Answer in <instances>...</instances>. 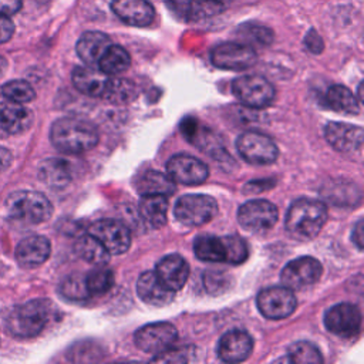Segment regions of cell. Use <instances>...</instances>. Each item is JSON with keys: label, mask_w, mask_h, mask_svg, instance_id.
<instances>
[{"label": "cell", "mask_w": 364, "mask_h": 364, "mask_svg": "<svg viewBox=\"0 0 364 364\" xmlns=\"http://www.w3.org/2000/svg\"><path fill=\"white\" fill-rule=\"evenodd\" d=\"M50 139L61 152L81 154L97 145L98 131L91 122L82 118L65 117L53 124Z\"/></svg>", "instance_id": "obj_1"}, {"label": "cell", "mask_w": 364, "mask_h": 364, "mask_svg": "<svg viewBox=\"0 0 364 364\" xmlns=\"http://www.w3.org/2000/svg\"><path fill=\"white\" fill-rule=\"evenodd\" d=\"M326 220L327 208L323 202L310 198H300L290 205L284 223L287 232L293 237L309 240L318 235Z\"/></svg>", "instance_id": "obj_2"}, {"label": "cell", "mask_w": 364, "mask_h": 364, "mask_svg": "<svg viewBox=\"0 0 364 364\" xmlns=\"http://www.w3.org/2000/svg\"><path fill=\"white\" fill-rule=\"evenodd\" d=\"M51 316V303L46 299H34L13 307L4 326L10 334L20 338L37 336L47 324Z\"/></svg>", "instance_id": "obj_3"}, {"label": "cell", "mask_w": 364, "mask_h": 364, "mask_svg": "<svg viewBox=\"0 0 364 364\" xmlns=\"http://www.w3.org/2000/svg\"><path fill=\"white\" fill-rule=\"evenodd\" d=\"M4 205L11 219L26 225L46 222L53 213L51 202L43 193L34 191L13 192L9 195Z\"/></svg>", "instance_id": "obj_4"}, {"label": "cell", "mask_w": 364, "mask_h": 364, "mask_svg": "<svg viewBox=\"0 0 364 364\" xmlns=\"http://www.w3.org/2000/svg\"><path fill=\"white\" fill-rule=\"evenodd\" d=\"M218 212L216 200L209 195L192 193L179 198L173 208L178 222L185 226H200L213 219Z\"/></svg>", "instance_id": "obj_5"}, {"label": "cell", "mask_w": 364, "mask_h": 364, "mask_svg": "<svg viewBox=\"0 0 364 364\" xmlns=\"http://www.w3.org/2000/svg\"><path fill=\"white\" fill-rule=\"evenodd\" d=\"M235 97L250 108H264L274 100L273 85L260 75H242L232 82Z\"/></svg>", "instance_id": "obj_6"}, {"label": "cell", "mask_w": 364, "mask_h": 364, "mask_svg": "<svg viewBox=\"0 0 364 364\" xmlns=\"http://www.w3.org/2000/svg\"><path fill=\"white\" fill-rule=\"evenodd\" d=\"M88 233L94 236L109 255L125 253L131 246L129 229L117 219H98L91 223Z\"/></svg>", "instance_id": "obj_7"}, {"label": "cell", "mask_w": 364, "mask_h": 364, "mask_svg": "<svg viewBox=\"0 0 364 364\" xmlns=\"http://www.w3.org/2000/svg\"><path fill=\"white\" fill-rule=\"evenodd\" d=\"M259 311L270 320H280L290 316L297 304L293 290L286 286L263 289L256 299Z\"/></svg>", "instance_id": "obj_8"}, {"label": "cell", "mask_w": 364, "mask_h": 364, "mask_svg": "<svg viewBox=\"0 0 364 364\" xmlns=\"http://www.w3.org/2000/svg\"><path fill=\"white\" fill-rule=\"evenodd\" d=\"M236 146L242 158L255 165L273 164L279 155L276 144L269 136L256 131L243 132L237 138Z\"/></svg>", "instance_id": "obj_9"}, {"label": "cell", "mask_w": 364, "mask_h": 364, "mask_svg": "<svg viewBox=\"0 0 364 364\" xmlns=\"http://www.w3.org/2000/svg\"><path fill=\"white\" fill-rule=\"evenodd\" d=\"M178 331L173 324L168 321H158L142 326L135 333V344L144 353L161 354L176 341Z\"/></svg>", "instance_id": "obj_10"}, {"label": "cell", "mask_w": 364, "mask_h": 364, "mask_svg": "<svg viewBox=\"0 0 364 364\" xmlns=\"http://www.w3.org/2000/svg\"><path fill=\"white\" fill-rule=\"evenodd\" d=\"M277 208L266 199H253L237 210V220L246 230L266 232L277 222Z\"/></svg>", "instance_id": "obj_11"}, {"label": "cell", "mask_w": 364, "mask_h": 364, "mask_svg": "<svg viewBox=\"0 0 364 364\" xmlns=\"http://www.w3.org/2000/svg\"><path fill=\"white\" fill-rule=\"evenodd\" d=\"M321 263L311 256H301L289 262L282 270L283 286L291 290H300L314 284L321 276Z\"/></svg>", "instance_id": "obj_12"}, {"label": "cell", "mask_w": 364, "mask_h": 364, "mask_svg": "<svg viewBox=\"0 0 364 364\" xmlns=\"http://www.w3.org/2000/svg\"><path fill=\"white\" fill-rule=\"evenodd\" d=\"M210 60L218 68L239 71L255 64L256 53L247 44L222 43L212 50Z\"/></svg>", "instance_id": "obj_13"}, {"label": "cell", "mask_w": 364, "mask_h": 364, "mask_svg": "<svg viewBox=\"0 0 364 364\" xmlns=\"http://www.w3.org/2000/svg\"><path fill=\"white\" fill-rule=\"evenodd\" d=\"M326 328L340 337H354L361 328V313L350 303H340L331 307L324 316Z\"/></svg>", "instance_id": "obj_14"}, {"label": "cell", "mask_w": 364, "mask_h": 364, "mask_svg": "<svg viewBox=\"0 0 364 364\" xmlns=\"http://www.w3.org/2000/svg\"><path fill=\"white\" fill-rule=\"evenodd\" d=\"M166 171L173 182L183 185H198L208 178V166L186 154L173 155L166 164Z\"/></svg>", "instance_id": "obj_15"}, {"label": "cell", "mask_w": 364, "mask_h": 364, "mask_svg": "<svg viewBox=\"0 0 364 364\" xmlns=\"http://www.w3.org/2000/svg\"><path fill=\"white\" fill-rule=\"evenodd\" d=\"M181 131L186 136V139L196 145L198 149L209 154L215 159H220L222 156H228L220 139L206 127H203L196 118L188 117L181 122Z\"/></svg>", "instance_id": "obj_16"}, {"label": "cell", "mask_w": 364, "mask_h": 364, "mask_svg": "<svg viewBox=\"0 0 364 364\" xmlns=\"http://www.w3.org/2000/svg\"><path fill=\"white\" fill-rule=\"evenodd\" d=\"M324 135L327 142L344 154L358 152L363 146V128L344 122H330L326 125Z\"/></svg>", "instance_id": "obj_17"}, {"label": "cell", "mask_w": 364, "mask_h": 364, "mask_svg": "<svg viewBox=\"0 0 364 364\" xmlns=\"http://www.w3.org/2000/svg\"><path fill=\"white\" fill-rule=\"evenodd\" d=\"M253 348L252 337L242 330H232L225 333L218 344V355L226 363L245 361Z\"/></svg>", "instance_id": "obj_18"}, {"label": "cell", "mask_w": 364, "mask_h": 364, "mask_svg": "<svg viewBox=\"0 0 364 364\" xmlns=\"http://www.w3.org/2000/svg\"><path fill=\"white\" fill-rule=\"evenodd\" d=\"M117 17L135 27H146L155 18V10L145 0H114L111 4Z\"/></svg>", "instance_id": "obj_19"}, {"label": "cell", "mask_w": 364, "mask_h": 364, "mask_svg": "<svg viewBox=\"0 0 364 364\" xmlns=\"http://www.w3.org/2000/svg\"><path fill=\"white\" fill-rule=\"evenodd\" d=\"M51 252V245L47 237L33 235L23 239L16 249V260L21 267L33 269L43 264Z\"/></svg>", "instance_id": "obj_20"}, {"label": "cell", "mask_w": 364, "mask_h": 364, "mask_svg": "<svg viewBox=\"0 0 364 364\" xmlns=\"http://www.w3.org/2000/svg\"><path fill=\"white\" fill-rule=\"evenodd\" d=\"M136 293L139 299L154 307H164L173 300V293L155 274V272H144L136 280Z\"/></svg>", "instance_id": "obj_21"}, {"label": "cell", "mask_w": 364, "mask_h": 364, "mask_svg": "<svg viewBox=\"0 0 364 364\" xmlns=\"http://www.w3.org/2000/svg\"><path fill=\"white\" fill-rule=\"evenodd\" d=\"M155 274L168 289L178 291L188 280L189 266L179 255H168L158 262Z\"/></svg>", "instance_id": "obj_22"}, {"label": "cell", "mask_w": 364, "mask_h": 364, "mask_svg": "<svg viewBox=\"0 0 364 364\" xmlns=\"http://www.w3.org/2000/svg\"><path fill=\"white\" fill-rule=\"evenodd\" d=\"M73 84L74 87L88 95V97H104L107 92L109 78L101 70L94 68L92 65L88 67H77L73 71Z\"/></svg>", "instance_id": "obj_23"}, {"label": "cell", "mask_w": 364, "mask_h": 364, "mask_svg": "<svg viewBox=\"0 0 364 364\" xmlns=\"http://www.w3.org/2000/svg\"><path fill=\"white\" fill-rule=\"evenodd\" d=\"M33 122V114L30 109L17 102H0V127L6 135L21 134Z\"/></svg>", "instance_id": "obj_24"}, {"label": "cell", "mask_w": 364, "mask_h": 364, "mask_svg": "<svg viewBox=\"0 0 364 364\" xmlns=\"http://www.w3.org/2000/svg\"><path fill=\"white\" fill-rule=\"evenodd\" d=\"M169 6L183 18L199 21L218 16L223 10L219 0H169Z\"/></svg>", "instance_id": "obj_25"}, {"label": "cell", "mask_w": 364, "mask_h": 364, "mask_svg": "<svg viewBox=\"0 0 364 364\" xmlns=\"http://www.w3.org/2000/svg\"><path fill=\"white\" fill-rule=\"evenodd\" d=\"M111 44L107 34L101 31H87L77 41V54L88 65L98 64V60Z\"/></svg>", "instance_id": "obj_26"}, {"label": "cell", "mask_w": 364, "mask_h": 364, "mask_svg": "<svg viewBox=\"0 0 364 364\" xmlns=\"http://www.w3.org/2000/svg\"><path fill=\"white\" fill-rule=\"evenodd\" d=\"M142 220L154 229H158L166 223L168 199L166 195H142L138 205Z\"/></svg>", "instance_id": "obj_27"}, {"label": "cell", "mask_w": 364, "mask_h": 364, "mask_svg": "<svg viewBox=\"0 0 364 364\" xmlns=\"http://www.w3.org/2000/svg\"><path fill=\"white\" fill-rule=\"evenodd\" d=\"M38 176L47 186L60 189L71 181V168L67 161L58 158L46 159L40 165Z\"/></svg>", "instance_id": "obj_28"}, {"label": "cell", "mask_w": 364, "mask_h": 364, "mask_svg": "<svg viewBox=\"0 0 364 364\" xmlns=\"http://www.w3.org/2000/svg\"><path fill=\"white\" fill-rule=\"evenodd\" d=\"M141 195H171L175 192V182L159 171H148L136 181Z\"/></svg>", "instance_id": "obj_29"}, {"label": "cell", "mask_w": 364, "mask_h": 364, "mask_svg": "<svg viewBox=\"0 0 364 364\" xmlns=\"http://www.w3.org/2000/svg\"><path fill=\"white\" fill-rule=\"evenodd\" d=\"M131 64V57L128 51L117 44H109L98 60L100 70L107 75H115L124 73Z\"/></svg>", "instance_id": "obj_30"}, {"label": "cell", "mask_w": 364, "mask_h": 364, "mask_svg": "<svg viewBox=\"0 0 364 364\" xmlns=\"http://www.w3.org/2000/svg\"><path fill=\"white\" fill-rule=\"evenodd\" d=\"M326 101L330 108L344 114H357L360 111V101L344 85H333L327 90Z\"/></svg>", "instance_id": "obj_31"}, {"label": "cell", "mask_w": 364, "mask_h": 364, "mask_svg": "<svg viewBox=\"0 0 364 364\" xmlns=\"http://www.w3.org/2000/svg\"><path fill=\"white\" fill-rule=\"evenodd\" d=\"M193 252L198 259L205 262H226V250L222 237L199 236L193 243Z\"/></svg>", "instance_id": "obj_32"}, {"label": "cell", "mask_w": 364, "mask_h": 364, "mask_svg": "<svg viewBox=\"0 0 364 364\" xmlns=\"http://www.w3.org/2000/svg\"><path fill=\"white\" fill-rule=\"evenodd\" d=\"M75 252L81 259L92 263V264H97V266L105 264L109 260V256H111L107 252V249L90 233L81 236L77 240Z\"/></svg>", "instance_id": "obj_33"}, {"label": "cell", "mask_w": 364, "mask_h": 364, "mask_svg": "<svg viewBox=\"0 0 364 364\" xmlns=\"http://www.w3.org/2000/svg\"><path fill=\"white\" fill-rule=\"evenodd\" d=\"M0 92L7 101L17 102V104H26L36 98L34 88L27 81H23V80H13L6 82L1 87Z\"/></svg>", "instance_id": "obj_34"}, {"label": "cell", "mask_w": 364, "mask_h": 364, "mask_svg": "<svg viewBox=\"0 0 364 364\" xmlns=\"http://www.w3.org/2000/svg\"><path fill=\"white\" fill-rule=\"evenodd\" d=\"M85 283L91 294H104L114 284V273L111 269L101 264L85 276Z\"/></svg>", "instance_id": "obj_35"}, {"label": "cell", "mask_w": 364, "mask_h": 364, "mask_svg": "<svg viewBox=\"0 0 364 364\" xmlns=\"http://www.w3.org/2000/svg\"><path fill=\"white\" fill-rule=\"evenodd\" d=\"M289 361L297 364H320L323 357L314 344L309 341H297L289 348Z\"/></svg>", "instance_id": "obj_36"}, {"label": "cell", "mask_w": 364, "mask_h": 364, "mask_svg": "<svg viewBox=\"0 0 364 364\" xmlns=\"http://www.w3.org/2000/svg\"><path fill=\"white\" fill-rule=\"evenodd\" d=\"M60 291L61 294L68 299V300H74V301H80L84 300L87 297H90V291L85 283V277L80 276V274H73L70 277H67L61 286H60Z\"/></svg>", "instance_id": "obj_37"}, {"label": "cell", "mask_w": 364, "mask_h": 364, "mask_svg": "<svg viewBox=\"0 0 364 364\" xmlns=\"http://www.w3.org/2000/svg\"><path fill=\"white\" fill-rule=\"evenodd\" d=\"M225 243V250H226V262L232 264H239L243 263L247 256H249V249L246 242L236 235H229L222 237Z\"/></svg>", "instance_id": "obj_38"}, {"label": "cell", "mask_w": 364, "mask_h": 364, "mask_svg": "<svg viewBox=\"0 0 364 364\" xmlns=\"http://www.w3.org/2000/svg\"><path fill=\"white\" fill-rule=\"evenodd\" d=\"M134 94H135L134 84L124 78H118V80H109L107 92L104 94L102 98L112 102H124L132 98Z\"/></svg>", "instance_id": "obj_39"}, {"label": "cell", "mask_w": 364, "mask_h": 364, "mask_svg": "<svg viewBox=\"0 0 364 364\" xmlns=\"http://www.w3.org/2000/svg\"><path fill=\"white\" fill-rule=\"evenodd\" d=\"M240 34L243 38L252 41V43H256V44H260V46H267L272 43V38H273V33L263 27V26H259V24H245L239 28Z\"/></svg>", "instance_id": "obj_40"}, {"label": "cell", "mask_w": 364, "mask_h": 364, "mask_svg": "<svg viewBox=\"0 0 364 364\" xmlns=\"http://www.w3.org/2000/svg\"><path fill=\"white\" fill-rule=\"evenodd\" d=\"M13 33H14L13 21L9 18V16L0 14V44L9 41Z\"/></svg>", "instance_id": "obj_41"}, {"label": "cell", "mask_w": 364, "mask_h": 364, "mask_svg": "<svg viewBox=\"0 0 364 364\" xmlns=\"http://www.w3.org/2000/svg\"><path fill=\"white\" fill-rule=\"evenodd\" d=\"M304 44L311 53H316V54L323 50V40L314 30L309 31V34L304 38Z\"/></svg>", "instance_id": "obj_42"}, {"label": "cell", "mask_w": 364, "mask_h": 364, "mask_svg": "<svg viewBox=\"0 0 364 364\" xmlns=\"http://www.w3.org/2000/svg\"><path fill=\"white\" fill-rule=\"evenodd\" d=\"M21 9V0H0V14L13 16Z\"/></svg>", "instance_id": "obj_43"}, {"label": "cell", "mask_w": 364, "mask_h": 364, "mask_svg": "<svg viewBox=\"0 0 364 364\" xmlns=\"http://www.w3.org/2000/svg\"><path fill=\"white\" fill-rule=\"evenodd\" d=\"M363 239H364V236H363V220L360 219L355 223L354 229H353V240H354V243L357 245L358 249H363Z\"/></svg>", "instance_id": "obj_44"}, {"label": "cell", "mask_w": 364, "mask_h": 364, "mask_svg": "<svg viewBox=\"0 0 364 364\" xmlns=\"http://www.w3.org/2000/svg\"><path fill=\"white\" fill-rule=\"evenodd\" d=\"M10 162H11V155H10V152H9L7 149H4V148L0 146V169L7 168V166L10 165Z\"/></svg>", "instance_id": "obj_45"}, {"label": "cell", "mask_w": 364, "mask_h": 364, "mask_svg": "<svg viewBox=\"0 0 364 364\" xmlns=\"http://www.w3.org/2000/svg\"><path fill=\"white\" fill-rule=\"evenodd\" d=\"M4 67H6V61L0 57V74L3 73V70H4Z\"/></svg>", "instance_id": "obj_46"}, {"label": "cell", "mask_w": 364, "mask_h": 364, "mask_svg": "<svg viewBox=\"0 0 364 364\" xmlns=\"http://www.w3.org/2000/svg\"><path fill=\"white\" fill-rule=\"evenodd\" d=\"M1 136H6V134H4V131H3L1 127H0V138H1Z\"/></svg>", "instance_id": "obj_47"}, {"label": "cell", "mask_w": 364, "mask_h": 364, "mask_svg": "<svg viewBox=\"0 0 364 364\" xmlns=\"http://www.w3.org/2000/svg\"><path fill=\"white\" fill-rule=\"evenodd\" d=\"M219 1H220V3H223V4H225V3H229V1H232V0H219Z\"/></svg>", "instance_id": "obj_48"}]
</instances>
